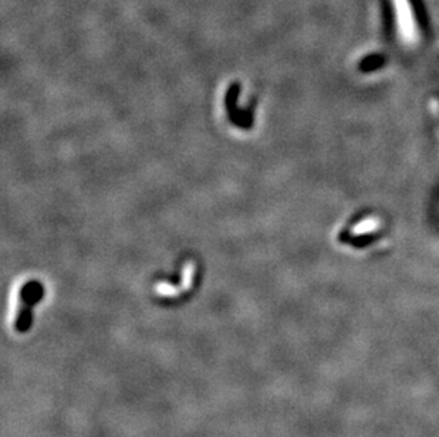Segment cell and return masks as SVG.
<instances>
[{
  "label": "cell",
  "mask_w": 439,
  "mask_h": 437,
  "mask_svg": "<svg viewBox=\"0 0 439 437\" xmlns=\"http://www.w3.org/2000/svg\"><path fill=\"white\" fill-rule=\"evenodd\" d=\"M392 10L399 42L405 47L418 46L421 35L411 0H392Z\"/></svg>",
  "instance_id": "cell-1"
},
{
  "label": "cell",
  "mask_w": 439,
  "mask_h": 437,
  "mask_svg": "<svg viewBox=\"0 0 439 437\" xmlns=\"http://www.w3.org/2000/svg\"><path fill=\"white\" fill-rule=\"evenodd\" d=\"M381 218L379 216H368V217H364L361 218L360 222H357L350 233L356 237H361V236H368V234H372L375 232H379L381 229Z\"/></svg>",
  "instance_id": "cell-2"
}]
</instances>
